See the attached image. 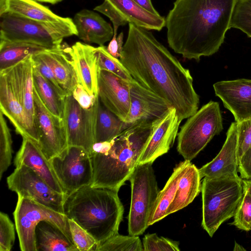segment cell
<instances>
[{
  "mask_svg": "<svg viewBox=\"0 0 251 251\" xmlns=\"http://www.w3.org/2000/svg\"><path fill=\"white\" fill-rule=\"evenodd\" d=\"M244 188L247 189L251 195V179H243Z\"/></svg>",
  "mask_w": 251,
  "mask_h": 251,
  "instance_id": "cell-49",
  "label": "cell"
},
{
  "mask_svg": "<svg viewBox=\"0 0 251 251\" xmlns=\"http://www.w3.org/2000/svg\"><path fill=\"white\" fill-rule=\"evenodd\" d=\"M96 52L100 70L110 72L128 82L134 80L120 59L111 55L105 46L96 47Z\"/></svg>",
  "mask_w": 251,
  "mask_h": 251,
  "instance_id": "cell-34",
  "label": "cell"
},
{
  "mask_svg": "<svg viewBox=\"0 0 251 251\" xmlns=\"http://www.w3.org/2000/svg\"><path fill=\"white\" fill-rule=\"evenodd\" d=\"M12 140L4 115L0 110V179L11 164Z\"/></svg>",
  "mask_w": 251,
  "mask_h": 251,
  "instance_id": "cell-35",
  "label": "cell"
},
{
  "mask_svg": "<svg viewBox=\"0 0 251 251\" xmlns=\"http://www.w3.org/2000/svg\"><path fill=\"white\" fill-rule=\"evenodd\" d=\"M201 192V226L212 237L224 222L234 216L244 193L243 179L204 177Z\"/></svg>",
  "mask_w": 251,
  "mask_h": 251,
  "instance_id": "cell-5",
  "label": "cell"
},
{
  "mask_svg": "<svg viewBox=\"0 0 251 251\" xmlns=\"http://www.w3.org/2000/svg\"><path fill=\"white\" fill-rule=\"evenodd\" d=\"M96 48L77 42L68 45L67 51L75 70L78 83L91 95L98 96V82L100 72Z\"/></svg>",
  "mask_w": 251,
  "mask_h": 251,
  "instance_id": "cell-20",
  "label": "cell"
},
{
  "mask_svg": "<svg viewBox=\"0 0 251 251\" xmlns=\"http://www.w3.org/2000/svg\"><path fill=\"white\" fill-rule=\"evenodd\" d=\"M7 12V0H0V16Z\"/></svg>",
  "mask_w": 251,
  "mask_h": 251,
  "instance_id": "cell-48",
  "label": "cell"
},
{
  "mask_svg": "<svg viewBox=\"0 0 251 251\" xmlns=\"http://www.w3.org/2000/svg\"><path fill=\"white\" fill-rule=\"evenodd\" d=\"M72 240L78 251H96L98 245L94 238L74 221L68 219Z\"/></svg>",
  "mask_w": 251,
  "mask_h": 251,
  "instance_id": "cell-37",
  "label": "cell"
},
{
  "mask_svg": "<svg viewBox=\"0 0 251 251\" xmlns=\"http://www.w3.org/2000/svg\"><path fill=\"white\" fill-rule=\"evenodd\" d=\"M7 12L45 22H59L66 18L55 14L35 0H7Z\"/></svg>",
  "mask_w": 251,
  "mask_h": 251,
  "instance_id": "cell-31",
  "label": "cell"
},
{
  "mask_svg": "<svg viewBox=\"0 0 251 251\" xmlns=\"http://www.w3.org/2000/svg\"><path fill=\"white\" fill-rule=\"evenodd\" d=\"M223 129L219 104L210 101L188 118L177 134V151L191 161Z\"/></svg>",
  "mask_w": 251,
  "mask_h": 251,
  "instance_id": "cell-7",
  "label": "cell"
},
{
  "mask_svg": "<svg viewBox=\"0 0 251 251\" xmlns=\"http://www.w3.org/2000/svg\"><path fill=\"white\" fill-rule=\"evenodd\" d=\"M129 126H130L108 109L99 100L95 143L110 141Z\"/></svg>",
  "mask_w": 251,
  "mask_h": 251,
  "instance_id": "cell-32",
  "label": "cell"
},
{
  "mask_svg": "<svg viewBox=\"0 0 251 251\" xmlns=\"http://www.w3.org/2000/svg\"><path fill=\"white\" fill-rule=\"evenodd\" d=\"M237 0H176L165 19L167 41L176 53L199 61L224 43Z\"/></svg>",
  "mask_w": 251,
  "mask_h": 251,
  "instance_id": "cell-2",
  "label": "cell"
},
{
  "mask_svg": "<svg viewBox=\"0 0 251 251\" xmlns=\"http://www.w3.org/2000/svg\"><path fill=\"white\" fill-rule=\"evenodd\" d=\"M139 236H126L117 233L99 244L96 251H143Z\"/></svg>",
  "mask_w": 251,
  "mask_h": 251,
  "instance_id": "cell-33",
  "label": "cell"
},
{
  "mask_svg": "<svg viewBox=\"0 0 251 251\" xmlns=\"http://www.w3.org/2000/svg\"><path fill=\"white\" fill-rule=\"evenodd\" d=\"M99 97L89 109L83 108L72 94L65 98L63 122L68 146L81 147L90 153L95 143Z\"/></svg>",
  "mask_w": 251,
  "mask_h": 251,
  "instance_id": "cell-12",
  "label": "cell"
},
{
  "mask_svg": "<svg viewBox=\"0 0 251 251\" xmlns=\"http://www.w3.org/2000/svg\"><path fill=\"white\" fill-rule=\"evenodd\" d=\"M233 217L231 225L246 231L251 230V195L245 188L243 197Z\"/></svg>",
  "mask_w": 251,
  "mask_h": 251,
  "instance_id": "cell-38",
  "label": "cell"
},
{
  "mask_svg": "<svg viewBox=\"0 0 251 251\" xmlns=\"http://www.w3.org/2000/svg\"><path fill=\"white\" fill-rule=\"evenodd\" d=\"M34 121L39 138L37 145L50 160L68 146L64 122L46 107L34 88Z\"/></svg>",
  "mask_w": 251,
  "mask_h": 251,
  "instance_id": "cell-13",
  "label": "cell"
},
{
  "mask_svg": "<svg viewBox=\"0 0 251 251\" xmlns=\"http://www.w3.org/2000/svg\"><path fill=\"white\" fill-rule=\"evenodd\" d=\"M124 18L132 24L148 30H161L165 19L159 14L150 12L134 0H105Z\"/></svg>",
  "mask_w": 251,
  "mask_h": 251,
  "instance_id": "cell-25",
  "label": "cell"
},
{
  "mask_svg": "<svg viewBox=\"0 0 251 251\" xmlns=\"http://www.w3.org/2000/svg\"><path fill=\"white\" fill-rule=\"evenodd\" d=\"M144 251H179V242L158 236L156 233L146 234L143 239Z\"/></svg>",
  "mask_w": 251,
  "mask_h": 251,
  "instance_id": "cell-39",
  "label": "cell"
},
{
  "mask_svg": "<svg viewBox=\"0 0 251 251\" xmlns=\"http://www.w3.org/2000/svg\"><path fill=\"white\" fill-rule=\"evenodd\" d=\"M139 5L149 11L150 12L156 14L159 13L156 10L152 4L151 0H134Z\"/></svg>",
  "mask_w": 251,
  "mask_h": 251,
  "instance_id": "cell-47",
  "label": "cell"
},
{
  "mask_svg": "<svg viewBox=\"0 0 251 251\" xmlns=\"http://www.w3.org/2000/svg\"><path fill=\"white\" fill-rule=\"evenodd\" d=\"M181 122L176 108L171 107L157 122L139 164L153 163L158 157L167 153L174 145Z\"/></svg>",
  "mask_w": 251,
  "mask_h": 251,
  "instance_id": "cell-17",
  "label": "cell"
},
{
  "mask_svg": "<svg viewBox=\"0 0 251 251\" xmlns=\"http://www.w3.org/2000/svg\"><path fill=\"white\" fill-rule=\"evenodd\" d=\"M8 188L18 197L32 200L63 214L66 195L54 190L41 176L30 168L21 165L7 177Z\"/></svg>",
  "mask_w": 251,
  "mask_h": 251,
  "instance_id": "cell-11",
  "label": "cell"
},
{
  "mask_svg": "<svg viewBox=\"0 0 251 251\" xmlns=\"http://www.w3.org/2000/svg\"><path fill=\"white\" fill-rule=\"evenodd\" d=\"M32 56L19 62L12 68L18 95L25 111L31 139L38 144L39 138L34 121Z\"/></svg>",
  "mask_w": 251,
  "mask_h": 251,
  "instance_id": "cell-21",
  "label": "cell"
},
{
  "mask_svg": "<svg viewBox=\"0 0 251 251\" xmlns=\"http://www.w3.org/2000/svg\"><path fill=\"white\" fill-rule=\"evenodd\" d=\"M51 49L40 45L0 40V71L14 66L26 58Z\"/></svg>",
  "mask_w": 251,
  "mask_h": 251,
  "instance_id": "cell-29",
  "label": "cell"
},
{
  "mask_svg": "<svg viewBox=\"0 0 251 251\" xmlns=\"http://www.w3.org/2000/svg\"><path fill=\"white\" fill-rule=\"evenodd\" d=\"M36 1H38L40 2H46V3H50L52 4H54L57 3H58L63 0H35Z\"/></svg>",
  "mask_w": 251,
  "mask_h": 251,
  "instance_id": "cell-50",
  "label": "cell"
},
{
  "mask_svg": "<svg viewBox=\"0 0 251 251\" xmlns=\"http://www.w3.org/2000/svg\"><path fill=\"white\" fill-rule=\"evenodd\" d=\"M237 123L232 122L226 132V141L219 153L210 162L199 169L201 178L238 176Z\"/></svg>",
  "mask_w": 251,
  "mask_h": 251,
  "instance_id": "cell-19",
  "label": "cell"
},
{
  "mask_svg": "<svg viewBox=\"0 0 251 251\" xmlns=\"http://www.w3.org/2000/svg\"><path fill=\"white\" fill-rule=\"evenodd\" d=\"M98 95L101 102L125 122L130 107L129 82L110 72L100 70Z\"/></svg>",
  "mask_w": 251,
  "mask_h": 251,
  "instance_id": "cell-15",
  "label": "cell"
},
{
  "mask_svg": "<svg viewBox=\"0 0 251 251\" xmlns=\"http://www.w3.org/2000/svg\"><path fill=\"white\" fill-rule=\"evenodd\" d=\"M152 163L139 164L129 178L131 201L128 216L130 235L142 234L148 227L149 219L160 191Z\"/></svg>",
  "mask_w": 251,
  "mask_h": 251,
  "instance_id": "cell-8",
  "label": "cell"
},
{
  "mask_svg": "<svg viewBox=\"0 0 251 251\" xmlns=\"http://www.w3.org/2000/svg\"><path fill=\"white\" fill-rule=\"evenodd\" d=\"M199 169L191 162L181 176L175 198L167 211V216L185 207L201 191Z\"/></svg>",
  "mask_w": 251,
  "mask_h": 251,
  "instance_id": "cell-27",
  "label": "cell"
},
{
  "mask_svg": "<svg viewBox=\"0 0 251 251\" xmlns=\"http://www.w3.org/2000/svg\"><path fill=\"white\" fill-rule=\"evenodd\" d=\"M238 172L243 179H251V147L239 159Z\"/></svg>",
  "mask_w": 251,
  "mask_h": 251,
  "instance_id": "cell-45",
  "label": "cell"
},
{
  "mask_svg": "<svg viewBox=\"0 0 251 251\" xmlns=\"http://www.w3.org/2000/svg\"><path fill=\"white\" fill-rule=\"evenodd\" d=\"M216 95L240 123L251 118V79L223 80L213 84Z\"/></svg>",
  "mask_w": 251,
  "mask_h": 251,
  "instance_id": "cell-16",
  "label": "cell"
},
{
  "mask_svg": "<svg viewBox=\"0 0 251 251\" xmlns=\"http://www.w3.org/2000/svg\"><path fill=\"white\" fill-rule=\"evenodd\" d=\"M68 45L38 53L52 69L57 81L66 96L72 94L78 84L77 77L67 51Z\"/></svg>",
  "mask_w": 251,
  "mask_h": 251,
  "instance_id": "cell-24",
  "label": "cell"
},
{
  "mask_svg": "<svg viewBox=\"0 0 251 251\" xmlns=\"http://www.w3.org/2000/svg\"><path fill=\"white\" fill-rule=\"evenodd\" d=\"M34 88L46 107L63 120L65 98L40 73L33 64Z\"/></svg>",
  "mask_w": 251,
  "mask_h": 251,
  "instance_id": "cell-30",
  "label": "cell"
},
{
  "mask_svg": "<svg viewBox=\"0 0 251 251\" xmlns=\"http://www.w3.org/2000/svg\"><path fill=\"white\" fill-rule=\"evenodd\" d=\"M230 28L240 29L251 37V0H237L230 22Z\"/></svg>",
  "mask_w": 251,
  "mask_h": 251,
  "instance_id": "cell-36",
  "label": "cell"
},
{
  "mask_svg": "<svg viewBox=\"0 0 251 251\" xmlns=\"http://www.w3.org/2000/svg\"><path fill=\"white\" fill-rule=\"evenodd\" d=\"M0 39L10 42L34 43L50 49L59 48L63 39L77 35L73 20L45 22L6 12L0 16Z\"/></svg>",
  "mask_w": 251,
  "mask_h": 251,
  "instance_id": "cell-6",
  "label": "cell"
},
{
  "mask_svg": "<svg viewBox=\"0 0 251 251\" xmlns=\"http://www.w3.org/2000/svg\"><path fill=\"white\" fill-rule=\"evenodd\" d=\"M239 159L251 147V118L237 123Z\"/></svg>",
  "mask_w": 251,
  "mask_h": 251,
  "instance_id": "cell-41",
  "label": "cell"
},
{
  "mask_svg": "<svg viewBox=\"0 0 251 251\" xmlns=\"http://www.w3.org/2000/svg\"><path fill=\"white\" fill-rule=\"evenodd\" d=\"M73 21L77 36L86 44L103 46L113 37V28L96 12L83 9L75 14Z\"/></svg>",
  "mask_w": 251,
  "mask_h": 251,
  "instance_id": "cell-23",
  "label": "cell"
},
{
  "mask_svg": "<svg viewBox=\"0 0 251 251\" xmlns=\"http://www.w3.org/2000/svg\"><path fill=\"white\" fill-rule=\"evenodd\" d=\"M50 162L66 196L91 185L93 171L91 154L84 148L68 146Z\"/></svg>",
  "mask_w": 251,
  "mask_h": 251,
  "instance_id": "cell-10",
  "label": "cell"
},
{
  "mask_svg": "<svg viewBox=\"0 0 251 251\" xmlns=\"http://www.w3.org/2000/svg\"><path fill=\"white\" fill-rule=\"evenodd\" d=\"M22 138L21 146L14 160L15 167L25 165L30 168L54 190L64 194L50 160L45 156L37 144L27 137Z\"/></svg>",
  "mask_w": 251,
  "mask_h": 251,
  "instance_id": "cell-22",
  "label": "cell"
},
{
  "mask_svg": "<svg viewBox=\"0 0 251 251\" xmlns=\"http://www.w3.org/2000/svg\"><path fill=\"white\" fill-rule=\"evenodd\" d=\"M37 251H78L74 243L56 226L41 221L35 230Z\"/></svg>",
  "mask_w": 251,
  "mask_h": 251,
  "instance_id": "cell-26",
  "label": "cell"
},
{
  "mask_svg": "<svg viewBox=\"0 0 251 251\" xmlns=\"http://www.w3.org/2000/svg\"><path fill=\"white\" fill-rule=\"evenodd\" d=\"M0 110L22 137L31 139L25 111L15 82L12 67L0 71Z\"/></svg>",
  "mask_w": 251,
  "mask_h": 251,
  "instance_id": "cell-18",
  "label": "cell"
},
{
  "mask_svg": "<svg viewBox=\"0 0 251 251\" xmlns=\"http://www.w3.org/2000/svg\"><path fill=\"white\" fill-rule=\"evenodd\" d=\"M13 216L22 251H37L35 230L38 223L43 221L50 222L56 226L73 241L68 218L64 214L32 200L18 197Z\"/></svg>",
  "mask_w": 251,
  "mask_h": 251,
  "instance_id": "cell-9",
  "label": "cell"
},
{
  "mask_svg": "<svg viewBox=\"0 0 251 251\" xmlns=\"http://www.w3.org/2000/svg\"><path fill=\"white\" fill-rule=\"evenodd\" d=\"M190 162L184 160L174 168L164 188L158 193L149 219V226L167 216V211L175 198L179 180Z\"/></svg>",
  "mask_w": 251,
  "mask_h": 251,
  "instance_id": "cell-28",
  "label": "cell"
},
{
  "mask_svg": "<svg viewBox=\"0 0 251 251\" xmlns=\"http://www.w3.org/2000/svg\"><path fill=\"white\" fill-rule=\"evenodd\" d=\"M159 119L132 125L112 140L107 151L91 153L93 171L91 185L119 191L139 164Z\"/></svg>",
  "mask_w": 251,
  "mask_h": 251,
  "instance_id": "cell-3",
  "label": "cell"
},
{
  "mask_svg": "<svg viewBox=\"0 0 251 251\" xmlns=\"http://www.w3.org/2000/svg\"><path fill=\"white\" fill-rule=\"evenodd\" d=\"M129 84L130 107L124 122L129 126L159 119L173 107L168 101L144 87L135 79Z\"/></svg>",
  "mask_w": 251,
  "mask_h": 251,
  "instance_id": "cell-14",
  "label": "cell"
},
{
  "mask_svg": "<svg viewBox=\"0 0 251 251\" xmlns=\"http://www.w3.org/2000/svg\"><path fill=\"white\" fill-rule=\"evenodd\" d=\"M94 10L105 15L110 19L113 24V36H117V31L119 26L125 25L128 23L105 0L101 4L95 7Z\"/></svg>",
  "mask_w": 251,
  "mask_h": 251,
  "instance_id": "cell-42",
  "label": "cell"
},
{
  "mask_svg": "<svg viewBox=\"0 0 251 251\" xmlns=\"http://www.w3.org/2000/svg\"><path fill=\"white\" fill-rule=\"evenodd\" d=\"M123 38L124 33L123 32H121L117 36H113L106 47L107 51L115 58H120L122 55L124 47Z\"/></svg>",
  "mask_w": 251,
  "mask_h": 251,
  "instance_id": "cell-46",
  "label": "cell"
},
{
  "mask_svg": "<svg viewBox=\"0 0 251 251\" xmlns=\"http://www.w3.org/2000/svg\"><path fill=\"white\" fill-rule=\"evenodd\" d=\"M32 59L33 65L41 74L54 86L61 95L66 97V95L60 87L52 69L48 64L38 54L32 55Z\"/></svg>",
  "mask_w": 251,
  "mask_h": 251,
  "instance_id": "cell-43",
  "label": "cell"
},
{
  "mask_svg": "<svg viewBox=\"0 0 251 251\" xmlns=\"http://www.w3.org/2000/svg\"><path fill=\"white\" fill-rule=\"evenodd\" d=\"M72 94L79 105L85 109L91 108L98 98V96L90 94L79 83L75 88Z\"/></svg>",
  "mask_w": 251,
  "mask_h": 251,
  "instance_id": "cell-44",
  "label": "cell"
},
{
  "mask_svg": "<svg viewBox=\"0 0 251 251\" xmlns=\"http://www.w3.org/2000/svg\"><path fill=\"white\" fill-rule=\"evenodd\" d=\"M149 30L128 24L119 59L137 82L168 101L182 121L198 110L200 98L193 78Z\"/></svg>",
  "mask_w": 251,
  "mask_h": 251,
  "instance_id": "cell-1",
  "label": "cell"
},
{
  "mask_svg": "<svg viewBox=\"0 0 251 251\" xmlns=\"http://www.w3.org/2000/svg\"><path fill=\"white\" fill-rule=\"evenodd\" d=\"M15 240V227L8 215L0 213V251L11 250Z\"/></svg>",
  "mask_w": 251,
  "mask_h": 251,
  "instance_id": "cell-40",
  "label": "cell"
},
{
  "mask_svg": "<svg viewBox=\"0 0 251 251\" xmlns=\"http://www.w3.org/2000/svg\"><path fill=\"white\" fill-rule=\"evenodd\" d=\"M118 192L91 185L83 186L66 196L63 214L86 230L99 245L118 233L124 208Z\"/></svg>",
  "mask_w": 251,
  "mask_h": 251,
  "instance_id": "cell-4",
  "label": "cell"
}]
</instances>
